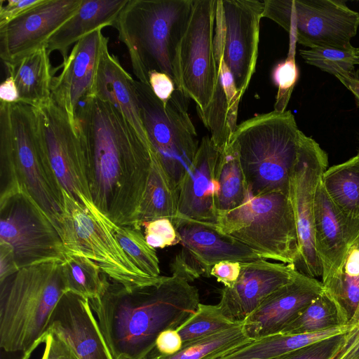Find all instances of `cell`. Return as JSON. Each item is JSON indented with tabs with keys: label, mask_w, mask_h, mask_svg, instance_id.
<instances>
[{
	"label": "cell",
	"mask_w": 359,
	"mask_h": 359,
	"mask_svg": "<svg viewBox=\"0 0 359 359\" xmlns=\"http://www.w3.org/2000/svg\"><path fill=\"white\" fill-rule=\"evenodd\" d=\"M147 244L153 248H164L180 243V237L170 219L163 217L142 224Z\"/></svg>",
	"instance_id": "39"
},
{
	"label": "cell",
	"mask_w": 359,
	"mask_h": 359,
	"mask_svg": "<svg viewBox=\"0 0 359 359\" xmlns=\"http://www.w3.org/2000/svg\"><path fill=\"white\" fill-rule=\"evenodd\" d=\"M264 3L257 0H217L215 23L220 28L223 59L242 97L255 72Z\"/></svg>",
	"instance_id": "15"
},
{
	"label": "cell",
	"mask_w": 359,
	"mask_h": 359,
	"mask_svg": "<svg viewBox=\"0 0 359 359\" xmlns=\"http://www.w3.org/2000/svg\"><path fill=\"white\" fill-rule=\"evenodd\" d=\"M219 151L209 136L203 137L189 169L175 191L177 216L217 224L216 178Z\"/></svg>",
	"instance_id": "20"
},
{
	"label": "cell",
	"mask_w": 359,
	"mask_h": 359,
	"mask_svg": "<svg viewBox=\"0 0 359 359\" xmlns=\"http://www.w3.org/2000/svg\"><path fill=\"white\" fill-rule=\"evenodd\" d=\"M347 332L317 341L273 359H332L341 347Z\"/></svg>",
	"instance_id": "38"
},
{
	"label": "cell",
	"mask_w": 359,
	"mask_h": 359,
	"mask_svg": "<svg viewBox=\"0 0 359 359\" xmlns=\"http://www.w3.org/2000/svg\"><path fill=\"white\" fill-rule=\"evenodd\" d=\"M351 330L344 326L318 333L276 334L252 340L219 359H273L317 341L345 333Z\"/></svg>",
	"instance_id": "27"
},
{
	"label": "cell",
	"mask_w": 359,
	"mask_h": 359,
	"mask_svg": "<svg viewBox=\"0 0 359 359\" xmlns=\"http://www.w3.org/2000/svg\"><path fill=\"white\" fill-rule=\"evenodd\" d=\"M43 0H1L0 1V26L40 4Z\"/></svg>",
	"instance_id": "41"
},
{
	"label": "cell",
	"mask_w": 359,
	"mask_h": 359,
	"mask_svg": "<svg viewBox=\"0 0 359 359\" xmlns=\"http://www.w3.org/2000/svg\"><path fill=\"white\" fill-rule=\"evenodd\" d=\"M177 216V199L168 177L154 152L147 185L140 203L135 228L142 224L166 217L171 221Z\"/></svg>",
	"instance_id": "29"
},
{
	"label": "cell",
	"mask_w": 359,
	"mask_h": 359,
	"mask_svg": "<svg viewBox=\"0 0 359 359\" xmlns=\"http://www.w3.org/2000/svg\"><path fill=\"white\" fill-rule=\"evenodd\" d=\"M200 303L198 288L174 275L133 287L111 280L90 300L114 359H144L158 334L183 325Z\"/></svg>",
	"instance_id": "2"
},
{
	"label": "cell",
	"mask_w": 359,
	"mask_h": 359,
	"mask_svg": "<svg viewBox=\"0 0 359 359\" xmlns=\"http://www.w3.org/2000/svg\"><path fill=\"white\" fill-rule=\"evenodd\" d=\"M0 100L2 102H19L18 91L12 77L8 76L0 86Z\"/></svg>",
	"instance_id": "47"
},
{
	"label": "cell",
	"mask_w": 359,
	"mask_h": 359,
	"mask_svg": "<svg viewBox=\"0 0 359 359\" xmlns=\"http://www.w3.org/2000/svg\"><path fill=\"white\" fill-rule=\"evenodd\" d=\"M82 0H43L36 6L0 26V57L16 62L48 46L54 33L78 11Z\"/></svg>",
	"instance_id": "16"
},
{
	"label": "cell",
	"mask_w": 359,
	"mask_h": 359,
	"mask_svg": "<svg viewBox=\"0 0 359 359\" xmlns=\"http://www.w3.org/2000/svg\"><path fill=\"white\" fill-rule=\"evenodd\" d=\"M48 329L62 334L80 359H114L89 299L70 292L65 293L52 314Z\"/></svg>",
	"instance_id": "22"
},
{
	"label": "cell",
	"mask_w": 359,
	"mask_h": 359,
	"mask_svg": "<svg viewBox=\"0 0 359 359\" xmlns=\"http://www.w3.org/2000/svg\"><path fill=\"white\" fill-rule=\"evenodd\" d=\"M128 0H82L77 12L50 37L48 53L57 51L63 62L68 57L70 46L99 29L114 26Z\"/></svg>",
	"instance_id": "25"
},
{
	"label": "cell",
	"mask_w": 359,
	"mask_h": 359,
	"mask_svg": "<svg viewBox=\"0 0 359 359\" xmlns=\"http://www.w3.org/2000/svg\"><path fill=\"white\" fill-rule=\"evenodd\" d=\"M336 77L354 95L355 103L359 107V79H353L337 75Z\"/></svg>",
	"instance_id": "48"
},
{
	"label": "cell",
	"mask_w": 359,
	"mask_h": 359,
	"mask_svg": "<svg viewBox=\"0 0 359 359\" xmlns=\"http://www.w3.org/2000/svg\"><path fill=\"white\" fill-rule=\"evenodd\" d=\"M252 341L247 336L241 323L183 345L182 349L175 354L164 355L151 351L144 359H219Z\"/></svg>",
	"instance_id": "31"
},
{
	"label": "cell",
	"mask_w": 359,
	"mask_h": 359,
	"mask_svg": "<svg viewBox=\"0 0 359 359\" xmlns=\"http://www.w3.org/2000/svg\"><path fill=\"white\" fill-rule=\"evenodd\" d=\"M106 222L132 262L144 274L153 278L159 277V259L156 252L147 244L141 230L133 226L118 225L107 217Z\"/></svg>",
	"instance_id": "34"
},
{
	"label": "cell",
	"mask_w": 359,
	"mask_h": 359,
	"mask_svg": "<svg viewBox=\"0 0 359 359\" xmlns=\"http://www.w3.org/2000/svg\"><path fill=\"white\" fill-rule=\"evenodd\" d=\"M62 191L64 209L57 231L67 253L89 259L109 280L127 287L158 278L144 274L132 262L93 202L83 198L80 203Z\"/></svg>",
	"instance_id": "8"
},
{
	"label": "cell",
	"mask_w": 359,
	"mask_h": 359,
	"mask_svg": "<svg viewBox=\"0 0 359 359\" xmlns=\"http://www.w3.org/2000/svg\"><path fill=\"white\" fill-rule=\"evenodd\" d=\"M216 226L259 254L296 266L299 244L290 195L280 191L254 196L248 191L241 205L219 215Z\"/></svg>",
	"instance_id": "7"
},
{
	"label": "cell",
	"mask_w": 359,
	"mask_h": 359,
	"mask_svg": "<svg viewBox=\"0 0 359 359\" xmlns=\"http://www.w3.org/2000/svg\"><path fill=\"white\" fill-rule=\"evenodd\" d=\"M332 359H359V325L346 333L341 347Z\"/></svg>",
	"instance_id": "45"
},
{
	"label": "cell",
	"mask_w": 359,
	"mask_h": 359,
	"mask_svg": "<svg viewBox=\"0 0 359 359\" xmlns=\"http://www.w3.org/2000/svg\"><path fill=\"white\" fill-rule=\"evenodd\" d=\"M107 43L102 29L83 36L62 62L60 74L53 79L52 100L67 113L76 128L80 104L93 96L100 56Z\"/></svg>",
	"instance_id": "18"
},
{
	"label": "cell",
	"mask_w": 359,
	"mask_h": 359,
	"mask_svg": "<svg viewBox=\"0 0 359 359\" xmlns=\"http://www.w3.org/2000/svg\"><path fill=\"white\" fill-rule=\"evenodd\" d=\"M134 81L118 58L110 53L108 43H106L97 65L93 96L113 104L127 118L137 132L149 140L140 118Z\"/></svg>",
	"instance_id": "24"
},
{
	"label": "cell",
	"mask_w": 359,
	"mask_h": 359,
	"mask_svg": "<svg viewBox=\"0 0 359 359\" xmlns=\"http://www.w3.org/2000/svg\"><path fill=\"white\" fill-rule=\"evenodd\" d=\"M194 0H128L114 27L128 51L137 80L149 85V73L168 74L182 91L179 48Z\"/></svg>",
	"instance_id": "4"
},
{
	"label": "cell",
	"mask_w": 359,
	"mask_h": 359,
	"mask_svg": "<svg viewBox=\"0 0 359 359\" xmlns=\"http://www.w3.org/2000/svg\"><path fill=\"white\" fill-rule=\"evenodd\" d=\"M217 0H194L190 19L179 48L183 93L196 104L201 119L208 109L219 83L213 53Z\"/></svg>",
	"instance_id": "12"
},
{
	"label": "cell",
	"mask_w": 359,
	"mask_h": 359,
	"mask_svg": "<svg viewBox=\"0 0 359 359\" xmlns=\"http://www.w3.org/2000/svg\"><path fill=\"white\" fill-rule=\"evenodd\" d=\"M238 323L228 318L218 304L200 303L195 313L177 330L183 345L227 330Z\"/></svg>",
	"instance_id": "36"
},
{
	"label": "cell",
	"mask_w": 359,
	"mask_h": 359,
	"mask_svg": "<svg viewBox=\"0 0 359 359\" xmlns=\"http://www.w3.org/2000/svg\"><path fill=\"white\" fill-rule=\"evenodd\" d=\"M241 266L236 283L222 289L218 304L223 313L236 323H243L271 294L299 273L294 265L266 259L241 262Z\"/></svg>",
	"instance_id": "17"
},
{
	"label": "cell",
	"mask_w": 359,
	"mask_h": 359,
	"mask_svg": "<svg viewBox=\"0 0 359 359\" xmlns=\"http://www.w3.org/2000/svg\"><path fill=\"white\" fill-rule=\"evenodd\" d=\"M327 194L347 218L359 219V156L327 169L321 180Z\"/></svg>",
	"instance_id": "28"
},
{
	"label": "cell",
	"mask_w": 359,
	"mask_h": 359,
	"mask_svg": "<svg viewBox=\"0 0 359 359\" xmlns=\"http://www.w3.org/2000/svg\"><path fill=\"white\" fill-rule=\"evenodd\" d=\"M180 237L182 248L210 277L213 265L224 260L250 262L264 259L234 238L220 231L216 224L182 217L172 220Z\"/></svg>",
	"instance_id": "23"
},
{
	"label": "cell",
	"mask_w": 359,
	"mask_h": 359,
	"mask_svg": "<svg viewBox=\"0 0 359 359\" xmlns=\"http://www.w3.org/2000/svg\"><path fill=\"white\" fill-rule=\"evenodd\" d=\"M358 236L359 219L344 216L320 183L315 201L314 240L323 271V285L340 273L348 250Z\"/></svg>",
	"instance_id": "21"
},
{
	"label": "cell",
	"mask_w": 359,
	"mask_h": 359,
	"mask_svg": "<svg viewBox=\"0 0 359 359\" xmlns=\"http://www.w3.org/2000/svg\"><path fill=\"white\" fill-rule=\"evenodd\" d=\"M299 54L306 63L315 66L323 72L334 75L359 79L355 71L359 65L356 48H338L333 47H314L301 49Z\"/></svg>",
	"instance_id": "35"
},
{
	"label": "cell",
	"mask_w": 359,
	"mask_h": 359,
	"mask_svg": "<svg viewBox=\"0 0 359 359\" xmlns=\"http://www.w3.org/2000/svg\"><path fill=\"white\" fill-rule=\"evenodd\" d=\"M134 86L148 140L175 192L200 144L187 112L190 98L177 90L165 103L149 85L135 80Z\"/></svg>",
	"instance_id": "9"
},
{
	"label": "cell",
	"mask_w": 359,
	"mask_h": 359,
	"mask_svg": "<svg viewBox=\"0 0 359 359\" xmlns=\"http://www.w3.org/2000/svg\"><path fill=\"white\" fill-rule=\"evenodd\" d=\"M19 269L11 248L8 244L0 242V282L12 276Z\"/></svg>",
	"instance_id": "46"
},
{
	"label": "cell",
	"mask_w": 359,
	"mask_h": 359,
	"mask_svg": "<svg viewBox=\"0 0 359 359\" xmlns=\"http://www.w3.org/2000/svg\"><path fill=\"white\" fill-rule=\"evenodd\" d=\"M0 284L1 349H35L43 343L52 314L67 292L62 262L22 268Z\"/></svg>",
	"instance_id": "5"
},
{
	"label": "cell",
	"mask_w": 359,
	"mask_h": 359,
	"mask_svg": "<svg viewBox=\"0 0 359 359\" xmlns=\"http://www.w3.org/2000/svg\"><path fill=\"white\" fill-rule=\"evenodd\" d=\"M347 326L330 294L324 290L316 297L281 334H312Z\"/></svg>",
	"instance_id": "32"
},
{
	"label": "cell",
	"mask_w": 359,
	"mask_h": 359,
	"mask_svg": "<svg viewBox=\"0 0 359 359\" xmlns=\"http://www.w3.org/2000/svg\"><path fill=\"white\" fill-rule=\"evenodd\" d=\"M91 201L108 219L135 227L154 151L110 102L88 98L77 114Z\"/></svg>",
	"instance_id": "1"
},
{
	"label": "cell",
	"mask_w": 359,
	"mask_h": 359,
	"mask_svg": "<svg viewBox=\"0 0 359 359\" xmlns=\"http://www.w3.org/2000/svg\"><path fill=\"white\" fill-rule=\"evenodd\" d=\"M182 346L183 341L177 329H167L158 334L151 351L169 355L180 351Z\"/></svg>",
	"instance_id": "44"
},
{
	"label": "cell",
	"mask_w": 359,
	"mask_h": 359,
	"mask_svg": "<svg viewBox=\"0 0 359 359\" xmlns=\"http://www.w3.org/2000/svg\"><path fill=\"white\" fill-rule=\"evenodd\" d=\"M323 290L322 282L299 272L244 320L243 326L247 336L257 340L281 333Z\"/></svg>",
	"instance_id": "19"
},
{
	"label": "cell",
	"mask_w": 359,
	"mask_h": 359,
	"mask_svg": "<svg viewBox=\"0 0 359 359\" xmlns=\"http://www.w3.org/2000/svg\"><path fill=\"white\" fill-rule=\"evenodd\" d=\"M0 242L12 249L18 267L66 258L62 238L48 217L23 189L0 198Z\"/></svg>",
	"instance_id": "11"
},
{
	"label": "cell",
	"mask_w": 359,
	"mask_h": 359,
	"mask_svg": "<svg viewBox=\"0 0 359 359\" xmlns=\"http://www.w3.org/2000/svg\"><path fill=\"white\" fill-rule=\"evenodd\" d=\"M303 133L289 110L259 114L238 125L229 144L237 152L252 195H290Z\"/></svg>",
	"instance_id": "6"
},
{
	"label": "cell",
	"mask_w": 359,
	"mask_h": 359,
	"mask_svg": "<svg viewBox=\"0 0 359 359\" xmlns=\"http://www.w3.org/2000/svg\"><path fill=\"white\" fill-rule=\"evenodd\" d=\"M62 269L67 292L89 300L99 297L109 283L95 262L82 256L67 253Z\"/></svg>",
	"instance_id": "33"
},
{
	"label": "cell",
	"mask_w": 359,
	"mask_h": 359,
	"mask_svg": "<svg viewBox=\"0 0 359 359\" xmlns=\"http://www.w3.org/2000/svg\"><path fill=\"white\" fill-rule=\"evenodd\" d=\"M149 85L155 95L165 103L178 90L174 81L168 74L156 71L149 73Z\"/></svg>",
	"instance_id": "43"
},
{
	"label": "cell",
	"mask_w": 359,
	"mask_h": 359,
	"mask_svg": "<svg viewBox=\"0 0 359 359\" xmlns=\"http://www.w3.org/2000/svg\"><path fill=\"white\" fill-rule=\"evenodd\" d=\"M357 155L359 156V150H358V154H357Z\"/></svg>",
	"instance_id": "50"
},
{
	"label": "cell",
	"mask_w": 359,
	"mask_h": 359,
	"mask_svg": "<svg viewBox=\"0 0 359 359\" xmlns=\"http://www.w3.org/2000/svg\"><path fill=\"white\" fill-rule=\"evenodd\" d=\"M47 47H43L20 60L5 64L8 76L15 81L19 102L38 107L52 99L54 77Z\"/></svg>",
	"instance_id": "26"
},
{
	"label": "cell",
	"mask_w": 359,
	"mask_h": 359,
	"mask_svg": "<svg viewBox=\"0 0 359 359\" xmlns=\"http://www.w3.org/2000/svg\"><path fill=\"white\" fill-rule=\"evenodd\" d=\"M0 198L23 189L58 231L63 189L41 146L31 105L0 103Z\"/></svg>",
	"instance_id": "3"
},
{
	"label": "cell",
	"mask_w": 359,
	"mask_h": 359,
	"mask_svg": "<svg viewBox=\"0 0 359 359\" xmlns=\"http://www.w3.org/2000/svg\"><path fill=\"white\" fill-rule=\"evenodd\" d=\"M357 50H358V57H359V48H357Z\"/></svg>",
	"instance_id": "49"
},
{
	"label": "cell",
	"mask_w": 359,
	"mask_h": 359,
	"mask_svg": "<svg viewBox=\"0 0 359 359\" xmlns=\"http://www.w3.org/2000/svg\"><path fill=\"white\" fill-rule=\"evenodd\" d=\"M327 165V153L316 140L303 133L290 189L299 244V259L295 268L297 266L299 272L315 278L323 273L314 240L315 201Z\"/></svg>",
	"instance_id": "14"
},
{
	"label": "cell",
	"mask_w": 359,
	"mask_h": 359,
	"mask_svg": "<svg viewBox=\"0 0 359 359\" xmlns=\"http://www.w3.org/2000/svg\"><path fill=\"white\" fill-rule=\"evenodd\" d=\"M216 178L218 217L241 205L249 191L237 152L231 144L219 152Z\"/></svg>",
	"instance_id": "30"
},
{
	"label": "cell",
	"mask_w": 359,
	"mask_h": 359,
	"mask_svg": "<svg viewBox=\"0 0 359 359\" xmlns=\"http://www.w3.org/2000/svg\"><path fill=\"white\" fill-rule=\"evenodd\" d=\"M263 18L272 20L309 48H348L359 13L341 0H264Z\"/></svg>",
	"instance_id": "10"
},
{
	"label": "cell",
	"mask_w": 359,
	"mask_h": 359,
	"mask_svg": "<svg viewBox=\"0 0 359 359\" xmlns=\"http://www.w3.org/2000/svg\"><path fill=\"white\" fill-rule=\"evenodd\" d=\"M41 359H80L66 338L58 332L48 329Z\"/></svg>",
	"instance_id": "40"
},
{
	"label": "cell",
	"mask_w": 359,
	"mask_h": 359,
	"mask_svg": "<svg viewBox=\"0 0 359 359\" xmlns=\"http://www.w3.org/2000/svg\"><path fill=\"white\" fill-rule=\"evenodd\" d=\"M34 109L41 146L62 189L92 202L78 128L52 99Z\"/></svg>",
	"instance_id": "13"
},
{
	"label": "cell",
	"mask_w": 359,
	"mask_h": 359,
	"mask_svg": "<svg viewBox=\"0 0 359 359\" xmlns=\"http://www.w3.org/2000/svg\"><path fill=\"white\" fill-rule=\"evenodd\" d=\"M241 262L224 260L216 263L210 269V276L224 287H231L236 283L241 273Z\"/></svg>",
	"instance_id": "42"
},
{
	"label": "cell",
	"mask_w": 359,
	"mask_h": 359,
	"mask_svg": "<svg viewBox=\"0 0 359 359\" xmlns=\"http://www.w3.org/2000/svg\"><path fill=\"white\" fill-rule=\"evenodd\" d=\"M290 36L289 51L286 59L276 65L272 71V80L278 88L273 111L283 112L290 101L293 89L299 78V70L295 62L297 41Z\"/></svg>",
	"instance_id": "37"
}]
</instances>
